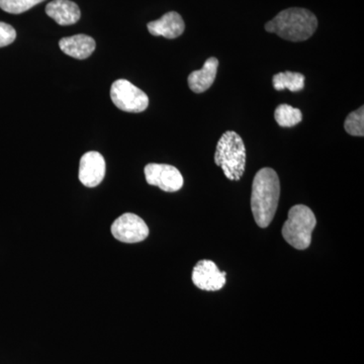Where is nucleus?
<instances>
[{
	"mask_svg": "<svg viewBox=\"0 0 364 364\" xmlns=\"http://www.w3.org/2000/svg\"><path fill=\"white\" fill-rule=\"evenodd\" d=\"M111 231L117 240L123 243H139L149 236V228L142 219L132 213H126L112 223Z\"/></svg>",
	"mask_w": 364,
	"mask_h": 364,
	"instance_id": "423d86ee",
	"label": "nucleus"
},
{
	"mask_svg": "<svg viewBox=\"0 0 364 364\" xmlns=\"http://www.w3.org/2000/svg\"><path fill=\"white\" fill-rule=\"evenodd\" d=\"M218 67H219V61L217 58L215 57L208 58L200 70H196L189 74V88L196 93L207 91L215 82Z\"/></svg>",
	"mask_w": 364,
	"mask_h": 364,
	"instance_id": "ddd939ff",
	"label": "nucleus"
},
{
	"mask_svg": "<svg viewBox=\"0 0 364 364\" xmlns=\"http://www.w3.org/2000/svg\"><path fill=\"white\" fill-rule=\"evenodd\" d=\"M215 163L229 181H239L245 172L246 147L236 132L227 131L217 144Z\"/></svg>",
	"mask_w": 364,
	"mask_h": 364,
	"instance_id": "7ed1b4c3",
	"label": "nucleus"
},
{
	"mask_svg": "<svg viewBox=\"0 0 364 364\" xmlns=\"http://www.w3.org/2000/svg\"><path fill=\"white\" fill-rule=\"evenodd\" d=\"M316 225L317 219L310 208L304 205H294L282 226V237L294 248L306 250L312 243V234Z\"/></svg>",
	"mask_w": 364,
	"mask_h": 364,
	"instance_id": "20e7f679",
	"label": "nucleus"
},
{
	"mask_svg": "<svg viewBox=\"0 0 364 364\" xmlns=\"http://www.w3.org/2000/svg\"><path fill=\"white\" fill-rule=\"evenodd\" d=\"M16 38V32L14 26L0 21V48L11 45Z\"/></svg>",
	"mask_w": 364,
	"mask_h": 364,
	"instance_id": "a211bd4d",
	"label": "nucleus"
},
{
	"mask_svg": "<svg viewBox=\"0 0 364 364\" xmlns=\"http://www.w3.org/2000/svg\"><path fill=\"white\" fill-rule=\"evenodd\" d=\"M111 98L117 109L126 112H142L149 105L148 95L126 79L112 83Z\"/></svg>",
	"mask_w": 364,
	"mask_h": 364,
	"instance_id": "39448f33",
	"label": "nucleus"
},
{
	"mask_svg": "<svg viewBox=\"0 0 364 364\" xmlns=\"http://www.w3.org/2000/svg\"><path fill=\"white\" fill-rule=\"evenodd\" d=\"M105 158L95 151L85 153L79 165V181L86 188L100 186L105 176Z\"/></svg>",
	"mask_w": 364,
	"mask_h": 364,
	"instance_id": "1a4fd4ad",
	"label": "nucleus"
},
{
	"mask_svg": "<svg viewBox=\"0 0 364 364\" xmlns=\"http://www.w3.org/2000/svg\"><path fill=\"white\" fill-rule=\"evenodd\" d=\"M274 119L282 128H291L303 121L301 109L289 105H280L274 112Z\"/></svg>",
	"mask_w": 364,
	"mask_h": 364,
	"instance_id": "2eb2a0df",
	"label": "nucleus"
},
{
	"mask_svg": "<svg viewBox=\"0 0 364 364\" xmlns=\"http://www.w3.org/2000/svg\"><path fill=\"white\" fill-rule=\"evenodd\" d=\"M318 28V20L312 11L299 7H291L280 11L265 25L268 33L291 42H304L310 39Z\"/></svg>",
	"mask_w": 364,
	"mask_h": 364,
	"instance_id": "f03ea898",
	"label": "nucleus"
},
{
	"mask_svg": "<svg viewBox=\"0 0 364 364\" xmlns=\"http://www.w3.org/2000/svg\"><path fill=\"white\" fill-rule=\"evenodd\" d=\"M272 85L275 90H291L298 92L305 87V76L298 72H280L272 77Z\"/></svg>",
	"mask_w": 364,
	"mask_h": 364,
	"instance_id": "4468645a",
	"label": "nucleus"
},
{
	"mask_svg": "<svg viewBox=\"0 0 364 364\" xmlns=\"http://www.w3.org/2000/svg\"><path fill=\"white\" fill-rule=\"evenodd\" d=\"M46 14L60 26H70L80 20V9L70 0H53L46 6Z\"/></svg>",
	"mask_w": 364,
	"mask_h": 364,
	"instance_id": "9b49d317",
	"label": "nucleus"
},
{
	"mask_svg": "<svg viewBox=\"0 0 364 364\" xmlns=\"http://www.w3.org/2000/svg\"><path fill=\"white\" fill-rule=\"evenodd\" d=\"M280 198V182L272 168L260 169L255 174L251 195V210L258 227L265 229L272 224Z\"/></svg>",
	"mask_w": 364,
	"mask_h": 364,
	"instance_id": "f257e3e1",
	"label": "nucleus"
},
{
	"mask_svg": "<svg viewBox=\"0 0 364 364\" xmlns=\"http://www.w3.org/2000/svg\"><path fill=\"white\" fill-rule=\"evenodd\" d=\"M59 47L62 52L72 58L83 60L95 52V41L90 36L75 35L60 40Z\"/></svg>",
	"mask_w": 364,
	"mask_h": 364,
	"instance_id": "f8f14e48",
	"label": "nucleus"
},
{
	"mask_svg": "<svg viewBox=\"0 0 364 364\" xmlns=\"http://www.w3.org/2000/svg\"><path fill=\"white\" fill-rule=\"evenodd\" d=\"M144 172L148 184L157 186L166 193H176L183 186L181 171L172 165L150 163L146 165Z\"/></svg>",
	"mask_w": 364,
	"mask_h": 364,
	"instance_id": "0eeeda50",
	"label": "nucleus"
},
{
	"mask_svg": "<svg viewBox=\"0 0 364 364\" xmlns=\"http://www.w3.org/2000/svg\"><path fill=\"white\" fill-rule=\"evenodd\" d=\"M226 272H220L214 261L203 259L198 261L193 267L191 279L202 291H218L226 284Z\"/></svg>",
	"mask_w": 364,
	"mask_h": 364,
	"instance_id": "6e6552de",
	"label": "nucleus"
},
{
	"mask_svg": "<svg viewBox=\"0 0 364 364\" xmlns=\"http://www.w3.org/2000/svg\"><path fill=\"white\" fill-rule=\"evenodd\" d=\"M45 0H0V9L9 14H20Z\"/></svg>",
	"mask_w": 364,
	"mask_h": 364,
	"instance_id": "f3484780",
	"label": "nucleus"
},
{
	"mask_svg": "<svg viewBox=\"0 0 364 364\" xmlns=\"http://www.w3.org/2000/svg\"><path fill=\"white\" fill-rule=\"evenodd\" d=\"M344 129L349 135L363 136L364 135V107H359L350 112L345 119Z\"/></svg>",
	"mask_w": 364,
	"mask_h": 364,
	"instance_id": "dca6fc26",
	"label": "nucleus"
},
{
	"mask_svg": "<svg viewBox=\"0 0 364 364\" xmlns=\"http://www.w3.org/2000/svg\"><path fill=\"white\" fill-rule=\"evenodd\" d=\"M147 28L151 35L166 39H176L183 33L186 25L181 14L176 11H170L159 20L150 21Z\"/></svg>",
	"mask_w": 364,
	"mask_h": 364,
	"instance_id": "9d476101",
	"label": "nucleus"
}]
</instances>
